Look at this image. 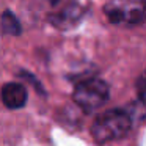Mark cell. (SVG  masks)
Wrapping results in <instances>:
<instances>
[{
	"instance_id": "obj_1",
	"label": "cell",
	"mask_w": 146,
	"mask_h": 146,
	"mask_svg": "<svg viewBox=\"0 0 146 146\" xmlns=\"http://www.w3.org/2000/svg\"><path fill=\"white\" fill-rule=\"evenodd\" d=\"M132 129V115L121 108H111L98 115L91 124V135L98 143H107L126 137Z\"/></svg>"
},
{
	"instance_id": "obj_2",
	"label": "cell",
	"mask_w": 146,
	"mask_h": 146,
	"mask_svg": "<svg viewBox=\"0 0 146 146\" xmlns=\"http://www.w3.org/2000/svg\"><path fill=\"white\" fill-rule=\"evenodd\" d=\"M110 98V88L101 79H88L80 82L74 90L72 99L85 113H93L104 107Z\"/></svg>"
},
{
	"instance_id": "obj_3",
	"label": "cell",
	"mask_w": 146,
	"mask_h": 146,
	"mask_svg": "<svg viewBox=\"0 0 146 146\" xmlns=\"http://www.w3.org/2000/svg\"><path fill=\"white\" fill-rule=\"evenodd\" d=\"M111 24L137 25L145 17V0H113L104 8Z\"/></svg>"
},
{
	"instance_id": "obj_4",
	"label": "cell",
	"mask_w": 146,
	"mask_h": 146,
	"mask_svg": "<svg viewBox=\"0 0 146 146\" xmlns=\"http://www.w3.org/2000/svg\"><path fill=\"white\" fill-rule=\"evenodd\" d=\"M0 96H2V102L5 104V107H8L10 110L22 108L27 104V99H29V93H27L25 86L17 82L5 83L2 86Z\"/></svg>"
},
{
	"instance_id": "obj_5",
	"label": "cell",
	"mask_w": 146,
	"mask_h": 146,
	"mask_svg": "<svg viewBox=\"0 0 146 146\" xmlns=\"http://www.w3.org/2000/svg\"><path fill=\"white\" fill-rule=\"evenodd\" d=\"M80 16H82V10H80L77 5H69L66 7L61 13L54 14L50 17L52 24L58 29H69V27L76 25L80 21Z\"/></svg>"
},
{
	"instance_id": "obj_6",
	"label": "cell",
	"mask_w": 146,
	"mask_h": 146,
	"mask_svg": "<svg viewBox=\"0 0 146 146\" xmlns=\"http://www.w3.org/2000/svg\"><path fill=\"white\" fill-rule=\"evenodd\" d=\"M2 30H3L5 35H13V36L21 35V32H22L19 21L11 11H5L3 16H2Z\"/></svg>"
},
{
	"instance_id": "obj_7",
	"label": "cell",
	"mask_w": 146,
	"mask_h": 146,
	"mask_svg": "<svg viewBox=\"0 0 146 146\" xmlns=\"http://www.w3.org/2000/svg\"><path fill=\"white\" fill-rule=\"evenodd\" d=\"M137 88H138V98L140 101H145V79L143 77H140L138 82H137Z\"/></svg>"
},
{
	"instance_id": "obj_8",
	"label": "cell",
	"mask_w": 146,
	"mask_h": 146,
	"mask_svg": "<svg viewBox=\"0 0 146 146\" xmlns=\"http://www.w3.org/2000/svg\"><path fill=\"white\" fill-rule=\"evenodd\" d=\"M58 2H60V0H50L52 5H58Z\"/></svg>"
}]
</instances>
